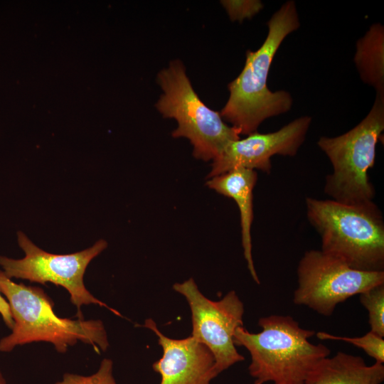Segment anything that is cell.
I'll return each instance as SVG.
<instances>
[{
  "instance_id": "1",
  "label": "cell",
  "mask_w": 384,
  "mask_h": 384,
  "mask_svg": "<svg viewBox=\"0 0 384 384\" xmlns=\"http://www.w3.org/2000/svg\"><path fill=\"white\" fill-rule=\"evenodd\" d=\"M300 26L296 4L288 1L267 22V36L256 51L247 50L244 68L228 85L229 98L220 114L239 134L257 132L266 119L288 112L292 97L284 90L272 92L267 77L276 52L283 40Z\"/></svg>"
},
{
  "instance_id": "2",
  "label": "cell",
  "mask_w": 384,
  "mask_h": 384,
  "mask_svg": "<svg viewBox=\"0 0 384 384\" xmlns=\"http://www.w3.org/2000/svg\"><path fill=\"white\" fill-rule=\"evenodd\" d=\"M0 292L9 304L14 325L0 340V352H11L17 346L44 341L59 353H65L78 341L91 345L100 353L109 342L100 320L61 318L53 311L54 303L40 287L16 283L0 270Z\"/></svg>"
},
{
  "instance_id": "3",
  "label": "cell",
  "mask_w": 384,
  "mask_h": 384,
  "mask_svg": "<svg viewBox=\"0 0 384 384\" xmlns=\"http://www.w3.org/2000/svg\"><path fill=\"white\" fill-rule=\"evenodd\" d=\"M258 325L262 328L259 333L240 326L233 335L234 344L250 354L248 370L253 384H304L314 367L330 355L325 345L310 343L315 332L301 328L292 316L262 317Z\"/></svg>"
},
{
  "instance_id": "4",
  "label": "cell",
  "mask_w": 384,
  "mask_h": 384,
  "mask_svg": "<svg viewBox=\"0 0 384 384\" xmlns=\"http://www.w3.org/2000/svg\"><path fill=\"white\" fill-rule=\"evenodd\" d=\"M305 204L323 252L356 270L383 271L384 220L373 201L345 204L306 197Z\"/></svg>"
},
{
  "instance_id": "5",
  "label": "cell",
  "mask_w": 384,
  "mask_h": 384,
  "mask_svg": "<svg viewBox=\"0 0 384 384\" xmlns=\"http://www.w3.org/2000/svg\"><path fill=\"white\" fill-rule=\"evenodd\" d=\"M383 129L384 92H376L370 112L356 127L335 137L319 138L317 144L333 166L324 185V193L331 200L345 204L373 201L375 189L368 171L374 166Z\"/></svg>"
},
{
  "instance_id": "6",
  "label": "cell",
  "mask_w": 384,
  "mask_h": 384,
  "mask_svg": "<svg viewBox=\"0 0 384 384\" xmlns=\"http://www.w3.org/2000/svg\"><path fill=\"white\" fill-rule=\"evenodd\" d=\"M157 82L164 93L156 104L164 117L174 118L178 127L174 137H186L193 146L198 159L213 160L227 144L240 139V134L226 124L220 113L207 107L194 91L179 60L161 70Z\"/></svg>"
},
{
  "instance_id": "7",
  "label": "cell",
  "mask_w": 384,
  "mask_h": 384,
  "mask_svg": "<svg viewBox=\"0 0 384 384\" xmlns=\"http://www.w3.org/2000/svg\"><path fill=\"white\" fill-rule=\"evenodd\" d=\"M18 243L25 253L21 259L0 256V265L10 279H27L45 284L51 282L62 286L70 294V302L78 309V319H82V305L98 304L122 316L120 313L95 298L85 287L83 277L90 262L107 246L104 240L97 241L84 250L66 255L47 252L34 245L21 231L17 233Z\"/></svg>"
},
{
  "instance_id": "8",
  "label": "cell",
  "mask_w": 384,
  "mask_h": 384,
  "mask_svg": "<svg viewBox=\"0 0 384 384\" xmlns=\"http://www.w3.org/2000/svg\"><path fill=\"white\" fill-rule=\"evenodd\" d=\"M297 272L298 287L294 293V303L327 316L338 304L384 284V271L356 270L317 250L304 253Z\"/></svg>"
},
{
  "instance_id": "9",
  "label": "cell",
  "mask_w": 384,
  "mask_h": 384,
  "mask_svg": "<svg viewBox=\"0 0 384 384\" xmlns=\"http://www.w3.org/2000/svg\"><path fill=\"white\" fill-rule=\"evenodd\" d=\"M173 289L186 299L191 311V336L213 353L216 375L243 361L233 342L235 329L243 326L244 314L243 303L235 292L212 301L201 292L193 278L175 283Z\"/></svg>"
},
{
  "instance_id": "10",
  "label": "cell",
  "mask_w": 384,
  "mask_h": 384,
  "mask_svg": "<svg viewBox=\"0 0 384 384\" xmlns=\"http://www.w3.org/2000/svg\"><path fill=\"white\" fill-rule=\"evenodd\" d=\"M311 122V117L303 116L278 131L267 134L255 132L245 139L230 142L220 156L213 160L207 177L212 178L238 168L258 169L270 174L271 157L295 156L305 140Z\"/></svg>"
},
{
  "instance_id": "11",
  "label": "cell",
  "mask_w": 384,
  "mask_h": 384,
  "mask_svg": "<svg viewBox=\"0 0 384 384\" xmlns=\"http://www.w3.org/2000/svg\"><path fill=\"white\" fill-rule=\"evenodd\" d=\"M152 331L163 350L152 368L161 376L160 384H210L217 375L210 349L192 336L183 339L166 336L151 319L142 326Z\"/></svg>"
},
{
  "instance_id": "12",
  "label": "cell",
  "mask_w": 384,
  "mask_h": 384,
  "mask_svg": "<svg viewBox=\"0 0 384 384\" xmlns=\"http://www.w3.org/2000/svg\"><path fill=\"white\" fill-rule=\"evenodd\" d=\"M257 181L254 170L238 168L208 180L206 185L217 193L233 199L240 213L242 245L250 274L257 284L260 280L252 256L251 225L253 220V188Z\"/></svg>"
},
{
  "instance_id": "13",
  "label": "cell",
  "mask_w": 384,
  "mask_h": 384,
  "mask_svg": "<svg viewBox=\"0 0 384 384\" xmlns=\"http://www.w3.org/2000/svg\"><path fill=\"white\" fill-rule=\"evenodd\" d=\"M383 363L366 365L361 356L338 351L321 359L310 371L304 384H381Z\"/></svg>"
},
{
  "instance_id": "14",
  "label": "cell",
  "mask_w": 384,
  "mask_h": 384,
  "mask_svg": "<svg viewBox=\"0 0 384 384\" xmlns=\"http://www.w3.org/2000/svg\"><path fill=\"white\" fill-rule=\"evenodd\" d=\"M354 63L364 83L384 92V28L372 25L356 43Z\"/></svg>"
},
{
  "instance_id": "15",
  "label": "cell",
  "mask_w": 384,
  "mask_h": 384,
  "mask_svg": "<svg viewBox=\"0 0 384 384\" xmlns=\"http://www.w3.org/2000/svg\"><path fill=\"white\" fill-rule=\"evenodd\" d=\"M360 301L368 312L370 331L384 336V284L361 293Z\"/></svg>"
},
{
  "instance_id": "16",
  "label": "cell",
  "mask_w": 384,
  "mask_h": 384,
  "mask_svg": "<svg viewBox=\"0 0 384 384\" xmlns=\"http://www.w3.org/2000/svg\"><path fill=\"white\" fill-rule=\"evenodd\" d=\"M316 337L321 340L342 341L355 345L363 349L369 356L374 358L375 362L384 363L383 337L370 331L361 337L339 336L320 331L316 334Z\"/></svg>"
},
{
  "instance_id": "17",
  "label": "cell",
  "mask_w": 384,
  "mask_h": 384,
  "mask_svg": "<svg viewBox=\"0 0 384 384\" xmlns=\"http://www.w3.org/2000/svg\"><path fill=\"white\" fill-rule=\"evenodd\" d=\"M54 384H117L113 376V362L104 358L97 372L90 375L65 373L62 380Z\"/></svg>"
},
{
  "instance_id": "18",
  "label": "cell",
  "mask_w": 384,
  "mask_h": 384,
  "mask_svg": "<svg viewBox=\"0 0 384 384\" xmlns=\"http://www.w3.org/2000/svg\"><path fill=\"white\" fill-rule=\"evenodd\" d=\"M232 21H242L245 18H251L263 8L260 1H222Z\"/></svg>"
},
{
  "instance_id": "19",
  "label": "cell",
  "mask_w": 384,
  "mask_h": 384,
  "mask_svg": "<svg viewBox=\"0 0 384 384\" xmlns=\"http://www.w3.org/2000/svg\"><path fill=\"white\" fill-rule=\"evenodd\" d=\"M0 314L5 324L11 330L14 325V321L7 300L3 297L0 292Z\"/></svg>"
},
{
  "instance_id": "20",
  "label": "cell",
  "mask_w": 384,
  "mask_h": 384,
  "mask_svg": "<svg viewBox=\"0 0 384 384\" xmlns=\"http://www.w3.org/2000/svg\"><path fill=\"white\" fill-rule=\"evenodd\" d=\"M0 384H7L6 380L5 379L1 369H0Z\"/></svg>"
}]
</instances>
